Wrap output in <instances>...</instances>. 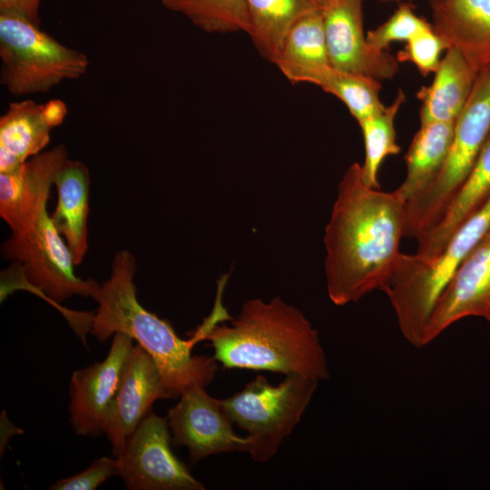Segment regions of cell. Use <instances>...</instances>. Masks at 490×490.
<instances>
[{
    "instance_id": "cell-28",
    "label": "cell",
    "mask_w": 490,
    "mask_h": 490,
    "mask_svg": "<svg viewBox=\"0 0 490 490\" xmlns=\"http://www.w3.org/2000/svg\"><path fill=\"white\" fill-rule=\"evenodd\" d=\"M449 48L446 41L432 28L407 41L396 58L399 63H411L426 76L436 72L441 54Z\"/></svg>"
},
{
    "instance_id": "cell-18",
    "label": "cell",
    "mask_w": 490,
    "mask_h": 490,
    "mask_svg": "<svg viewBox=\"0 0 490 490\" xmlns=\"http://www.w3.org/2000/svg\"><path fill=\"white\" fill-rule=\"evenodd\" d=\"M477 71L456 48L446 51L429 85L416 93L420 124L456 122L466 104Z\"/></svg>"
},
{
    "instance_id": "cell-17",
    "label": "cell",
    "mask_w": 490,
    "mask_h": 490,
    "mask_svg": "<svg viewBox=\"0 0 490 490\" xmlns=\"http://www.w3.org/2000/svg\"><path fill=\"white\" fill-rule=\"evenodd\" d=\"M54 185L58 199L50 218L64 238L74 265H79L88 248L90 174L87 166L80 161L68 158L59 169Z\"/></svg>"
},
{
    "instance_id": "cell-13",
    "label": "cell",
    "mask_w": 490,
    "mask_h": 490,
    "mask_svg": "<svg viewBox=\"0 0 490 490\" xmlns=\"http://www.w3.org/2000/svg\"><path fill=\"white\" fill-rule=\"evenodd\" d=\"M67 159L66 148L58 145L0 172V216L12 234L25 231L47 211L51 187Z\"/></svg>"
},
{
    "instance_id": "cell-29",
    "label": "cell",
    "mask_w": 490,
    "mask_h": 490,
    "mask_svg": "<svg viewBox=\"0 0 490 490\" xmlns=\"http://www.w3.org/2000/svg\"><path fill=\"white\" fill-rule=\"evenodd\" d=\"M122 463L118 456H102L95 459L82 472L53 484L50 490H93L108 478L122 475Z\"/></svg>"
},
{
    "instance_id": "cell-31",
    "label": "cell",
    "mask_w": 490,
    "mask_h": 490,
    "mask_svg": "<svg viewBox=\"0 0 490 490\" xmlns=\"http://www.w3.org/2000/svg\"><path fill=\"white\" fill-rule=\"evenodd\" d=\"M43 113L46 122L54 128L64 122L67 106L62 100L53 99L43 104Z\"/></svg>"
},
{
    "instance_id": "cell-8",
    "label": "cell",
    "mask_w": 490,
    "mask_h": 490,
    "mask_svg": "<svg viewBox=\"0 0 490 490\" xmlns=\"http://www.w3.org/2000/svg\"><path fill=\"white\" fill-rule=\"evenodd\" d=\"M2 250L18 262L28 287L54 305L74 295L91 297L97 284L75 275L71 252L47 211L25 231L11 234Z\"/></svg>"
},
{
    "instance_id": "cell-16",
    "label": "cell",
    "mask_w": 490,
    "mask_h": 490,
    "mask_svg": "<svg viewBox=\"0 0 490 490\" xmlns=\"http://www.w3.org/2000/svg\"><path fill=\"white\" fill-rule=\"evenodd\" d=\"M432 25L477 70L490 65V0H429Z\"/></svg>"
},
{
    "instance_id": "cell-26",
    "label": "cell",
    "mask_w": 490,
    "mask_h": 490,
    "mask_svg": "<svg viewBox=\"0 0 490 490\" xmlns=\"http://www.w3.org/2000/svg\"><path fill=\"white\" fill-rule=\"evenodd\" d=\"M171 11L185 15L195 26L210 34H249L250 18L245 0H161Z\"/></svg>"
},
{
    "instance_id": "cell-3",
    "label": "cell",
    "mask_w": 490,
    "mask_h": 490,
    "mask_svg": "<svg viewBox=\"0 0 490 490\" xmlns=\"http://www.w3.org/2000/svg\"><path fill=\"white\" fill-rule=\"evenodd\" d=\"M230 324L220 322L206 339L225 368L329 377L318 331L296 307L279 297L245 301Z\"/></svg>"
},
{
    "instance_id": "cell-6",
    "label": "cell",
    "mask_w": 490,
    "mask_h": 490,
    "mask_svg": "<svg viewBox=\"0 0 490 490\" xmlns=\"http://www.w3.org/2000/svg\"><path fill=\"white\" fill-rule=\"evenodd\" d=\"M317 379L290 374L278 385L262 375L221 399L232 423L247 433L248 453L255 462L270 460L292 433L318 387Z\"/></svg>"
},
{
    "instance_id": "cell-10",
    "label": "cell",
    "mask_w": 490,
    "mask_h": 490,
    "mask_svg": "<svg viewBox=\"0 0 490 490\" xmlns=\"http://www.w3.org/2000/svg\"><path fill=\"white\" fill-rule=\"evenodd\" d=\"M169 409L167 419L176 446H185L196 464L212 455L249 451V439L235 434L221 399L210 396L205 387L184 390Z\"/></svg>"
},
{
    "instance_id": "cell-19",
    "label": "cell",
    "mask_w": 490,
    "mask_h": 490,
    "mask_svg": "<svg viewBox=\"0 0 490 490\" xmlns=\"http://www.w3.org/2000/svg\"><path fill=\"white\" fill-rule=\"evenodd\" d=\"M490 196V133L475 164L440 221L417 238L416 254L424 258L436 256L456 229Z\"/></svg>"
},
{
    "instance_id": "cell-30",
    "label": "cell",
    "mask_w": 490,
    "mask_h": 490,
    "mask_svg": "<svg viewBox=\"0 0 490 490\" xmlns=\"http://www.w3.org/2000/svg\"><path fill=\"white\" fill-rule=\"evenodd\" d=\"M40 3L41 0H0V14L15 15L40 26Z\"/></svg>"
},
{
    "instance_id": "cell-22",
    "label": "cell",
    "mask_w": 490,
    "mask_h": 490,
    "mask_svg": "<svg viewBox=\"0 0 490 490\" xmlns=\"http://www.w3.org/2000/svg\"><path fill=\"white\" fill-rule=\"evenodd\" d=\"M455 122L420 124L405 154L407 174L395 191L407 202L437 177L449 153Z\"/></svg>"
},
{
    "instance_id": "cell-15",
    "label": "cell",
    "mask_w": 490,
    "mask_h": 490,
    "mask_svg": "<svg viewBox=\"0 0 490 490\" xmlns=\"http://www.w3.org/2000/svg\"><path fill=\"white\" fill-rule=\"evenodd\" d=\"M468 317L490 322V231L462 261L437 299L426 329V345Z\"/></svg>"
},
{
    "instance_id": "cell-1",
    "label": "cell",
    "mask_w": 490,
    "mask_h": 490,
    "mask_svg": "<svg viewBox=\"0 0 490 490\" xmlns=\"http://www.w3.org/2000/svg\"><path fill=\"white\" fill-rule=\"evenodd\" d=\"M406 201L396 191L369 187L361 165L343 175L325 228L324 270L329 299L358 302L387 284L404 237Z\"/></svg>"
},
{
    "instance_id": "cell-11",
    "label": "cell",
    "mask_w": 490,
    "mask_h": 490,
    "mask_svg": "<svg viewBox=\"0 0 490 490\" xmlns=\"http://www.w3.org/2000/svg\"><path fill=\"white\" fill-rule=\"evenodd\" d=\"M363 0H327L323 26L330 65L377 81L390 80L399 62L387 51L372 47L364 31Z\"/></svg>"
},
{
    "instance_id": "cell-2",
    "label": "cell",
    "mask_w": 490,
    "mask_h": 490,
    "mask_svg": "<svg viewBox=\"0 0 490 490\" xmlns=\"http://www.w3.org/2000/svg\"><path fill=\"white\" fill-rule=\"evenodd\" d=\"M136 260L128 250L117 252L110 278L96 284L91 297L98 303L92 314L90 333L100 342L117 332L132 338L154 359L168 398H177L193 386L206 387L219 370L214 357L193 355L192 348L210 330L231 317L218 294L212 311L189 339L181 338L172 325L145 309L137 299L133 277Z\"/></svg>"
},
{
    "instance_id": "cell-9",
    "label": "cell",
    "mask_w": 490,
    "mask_h": 490,
    "mask_svg": "<svg viewBox=\"0 0 490 490\" xmlns=\"http://www.w3.org/2000/svg\"><path fill=\"white\" fill-rule=\"evenodd\" d=\"M167 418L152 410L126 440L118 456L122 475L130 490H203L173 454Z\"/></svg>"
},
{
    "instance_id": "cell-32",
    "label": "cell",
    "mask_w": 490,
    "mask_h": 490,
    "mask_svg": "<svg viewBox=\"0 0 490 490\" xmlns=\"http://www.w3.org/2000/svg\"><path fill=\"white\" fill-rule=\"evenodd\" d=\"M379 1H383V2H384V1H393V0H379Z\"/></svg>"
},
{
    "instance_id": "cell-24",
    "label": "cell",
    "mask_w": 490,
    "mask_h": 490,
    "mask_svg": "<svg viewBox=\"0 0 490 490\" xmlns=\"http://www.w3.org/2000/svg\"><path fill=\"white\" fill-rule=\"evenodd\" d=\"M406 95L399 89L393 102L378 113L358 121L365 144V160L361 165L364 181L379 189L378 172L383 161L400 152L396 141L395 119Z\"/></svg>"
},
{
    "instance_id": "cell-4",
    "label": "cell",
    "mask_w": 490,
    "mask_h": 490,
    "mask_svg": "<svg viewBox=\"0 0 490 490\" xmlns=\"http://www.w3.org/2000/svg\"><path fill=\"white\" fill-rule=\"evenodd\" d=\"M490 231V196L453 233L433 258L401 253L383 289L400 331L413 346H426L434 307L462 261Z\"/></svg>"
},
{
    "instance_id": "cell-21",
    "label": "cell",
    "mask_w": 490,
    "mask_h": 490,
    "mask_svg": "<svg viewBox=\"0 0 490 490\" xmlns=\"http://www.w3.org/2000/svg\"><path fill=\"white\" fill-rule=\"evenodd\" d=\"M272 64L295 83H311L319 71L330 65L322 10L308 14L292 24Z\"/></svg>"
},
{
    "instance_id": "cell-12",
    "label": "cell",
    "mask_w": 490,
    "mask_h": 490,
    "mask_svg": "<svg viewBox=\"0 0 490 490\" xmlns=\"http://www.w3.org/2000/svg\"><path fill=\"white\" fill-rule=\"evenodd\" d=\"M133 340L124 333H115L103 361L74 371L69 384V412L76 435L99 436L103 433V420L121 384Z\"/></svg>"
},
{
    "instance_id": "cell-27",
    "label": "cell",
    "mask_w": 490,
    "mask_h": 490,
    "mask_svg": "<svg viewBox=\"0 0 490 490\" xmlns=\"http://www.w3.org/2000/svg\"><path fill=\"white\" fill-rule=\"evenodd\" d=\"M433 28L432 24L416 15L413 5L401 4L380 25L367 33L369 44L386 51L395 42H405Z\"/></svg>"
},
{
    "instance_id": "cell-14",
    "label": "cell",
    "mask_w": 490,
    "mask_h": 490,
    "mask_svg": "<svg viewBox=\"0 0 490 490\" xmlns=\"http://www.w3.org/2000/svg\"><path fill=\"white\" fill-rule=\"evenodd\" d=\"M158 399H168L161 373L152 357L136 343L103 424L113 456L120 455L126 440Z\"/></svg>"
},
{
    "instance_id": "cell-7",
    "label": "cell",
    "mask_w": 490,
    "mask_h": 490,
    "mask_svg": "<svg viewBox=\"0 0 490 490\" xmlns=\"http://www.w3.org/2000/svg\"><path fill=\"white\" fill-rule=\"evenodd\" d=\"M1 83L16 96L46 93L75 80L87 71L89 60L30 21L0 14Z\"/></svg>"
},
{
    "instance_id": "cell-25",
    "label": "cell",
    "mask_w": 490,
    "mask_h": 490,
    "mask_svg": "<svg viewBox=\"0 0 490 490\" xmlns=\"http://www.w3.org/2000/svg\"><path fill=\"white\" fill-rule=\"evenodd\" d=\"M311 83L338 98L357 122L385 107L379 99L381 83L370 77L329 65L319 71Z\"/></svg>"
},
{
    "instance_id": "cell-5",
    "label": "cell",
    "mask_w": 490,
    "mask_h": 490,
    "mask_svg": "<svg viewBox=\"0 0 490 490\" xmlns=\"http://www.w3.org/2000/svg\"><path fill=\"white\" fill-rule=\"evenodd\" d=\"M489 133L490 65L478 72L455 122L449 153L437 177L406 202L404 237L417 239L440 221L466 181Z\"/></svg>"
},
{
    "instance_id": "cell-20",
    "label": "cell",
    "mask_w": 490,
    "mask_h": 490,
    "mask_svg": "<svg viewBox=\"0 0 490 490\" xmlns=\"http://www.w3.org/2000/svg\"><path fill=\"white\" fill-rule=\"evenodd\" d=\"M52 129L42 103L29 99L11 103L0 118V172L39 154L49 143Z\"/></svg>"
},
{
    "instance_id": "cell-23",
    "label": "cell",
    "mask_w": 490,
    "mask_h": 490,
    "mask_svg": "<svg viewBox=\"0 0 490 490\" xmlns=\"http://www.w3.org/2000/svg\"><path fill=\"white\" fill-rule=\"evenodd\" d=\"M249 35L256 49L273 63L283 38L304 15L322 10L327 0H245Z\"/></svg>"
}]
</instances>
